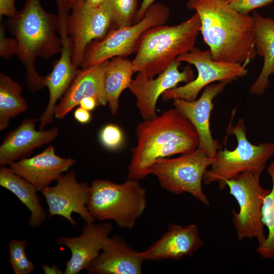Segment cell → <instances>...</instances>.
<instances>
[{"label":"cell","instance_id":"obj_1","mask_svg":"<svg viewBox=\"0 0 274 274\" xmlns=\"http://www.w3.org/2000/svg\"><path fill=\"white\" fill-rule=\"evenodd\" d=\"M194 10L200 32L215 60L246 66L257 56L252 16L237 12L223 0H188Z\"/></svg>","mask_w":274,"mask_h":274},{"label":"cell","instance_id":"obj_2","mask_svg":"<svg viewBox=\"0 0 274 274\" xmlns=\"http://www.w3.org/2000/svg\"><path fill=\"white\" fill-rule=\"evenodd\" d=\"M136 145L131 149L127 179L140 181L150 175L159 158L192 151L199 138L190 121L175 107L144 120L135 128Z\"/></svg>","mask_w":274,"mask_h":274},{"label":"cell","instance_id":"obj_3","mask_svg":"<svg viewBox=\"0 0 274 274\" xmlns=\"http://www.w3.org/2000/svg\"><path fill=\"white\" fill-rule=\"evenodd\" d=\"M8 24L17 41L16 55L24 66L28 88L32 92L41 90L45 86V76L38 73L35 61L38 57L48 59L61 52L57 14L46 11L41 0H25Z\"/></svg>","mask_w":274,"mask_h":274},{"label":"cell","instance_id":"obj_4","mask_svg":"<svg viewBox=\"0 0 274 274\" xmlns=\"http://www.w3.org/2000/svg\"><path fill=\"white\" fill-rule=\"evenodd\" d=\"M200 27L199 16L195 12L178 24L148 29L142 35L132 60L134 72L147 79L163 72L180 55L195 47Z\"/></svg>","mask_w":274,"mask_h":274},{"label":"cell","instance_id":"obj_5","mask_svg":"<svg viewBox=\"0 0 274 274\" xmlns=\"http://www.w3.org/2000/svg\"><path fill=\"white\" fill-rule=\"evenodd\" d=\"M146 207V191L138 180L117 184L95 179L91 182L87 208L95 220H113L121 228L131 229Z\"/></svg>","mask_w":274,"mask_h":274},{"label":"cell","instance_id":"obj_6","mask_svg":"<svg viewBox=\"0 0 274 274\" xmlns=\"http://www.w3.org/2000/svg\"><path fill=\"white\" fill-rule=\"evenodd\" d=\"M226 131L228 134L235 136L236 147L233 150L220 149L203 177L204 184L216 182L221 190L226 188L228 180L238 174L246 172L262 173L267 161L274 155V143L254 145L249 142L243 119H239L235 125L231 121Z\"/></svg>","mask_w":274,"mask_h":274},{"label":"cell","instance_id":"obj_7","mask_svg":"<svg viewBox=\"0 0 274 274\" xmlns=\"http://www.w3.org/2000/svg\"><path fill=\"white\" fill-rule=\"evenodd\" d=\"M169 15L170 10L166 5L154 3L139 22L130 26L111 29L103 39L89 44L81 66L86 68L116 56L127 57L136 52L142 35L149 28L165 24Z\"/></svg>","mask_w":274,"mask_h":274},{"label":"cell","instance_id":"obj_8","mask_svg":"<svg viewBox=\"0 0 274 274\" xmlns=\"http://www.w3.org/2000/svg\"><path fill=\"white\" fill-rule=\"evenodd\" d=\"M214 159L197 148L178 157L157 159L151 168L150 175L155 176L160 186L171 193H188L209 206L202 183L204 174Z\"/></svg>","mask_w":274,"mask_h":274},{"label":"cell","instance_id":"obj_9","mask_svg":"<svg viewBox=\"0 0 274 274\" xmlns=\"http://www.w3.org/2000/svg\"><path fill=\"white\" fill-rule=\"evenodd\" d=\"M261 173L246 172L237 175L226 182L229 194L238 204L239 210L232 211V222L237 240L255 238L258 245L265 240L262 222V207L265 196L270 190L260 183Z\"/></svg>","mask_w":274,"mask_h":274},{"label":"cell","instance_id":"obj_10","mask_svg":"<svg viewBox=\"0 0 274 274\" xmlns=\"http://www.w3.org/2000/svg\"><path fill=\"white\" fill-rule=\"evenodd\" d=\"M176 60L194 65L197 75L191 82L165 91L162 95L165 101L176 98L195 100L200 91L207 86L216 81H233L246 76L248 72L246 66L241 64L215 60L209 49L203 51L196 47L190 52L180 55Z\"/></svg>","mask_w":274,"mask_h":274},{"label":"cell","instance_id":"obj_11","mask_svg":"<svg viewBox=\"0 0 274 274\" xmlns=\"http://www.w3.org/2000/svg\"><path fill=\"white\" fill-rule=\"evenodd\" d=\"M113 24L110 13L102 4L94 8L79 0L68 15L66 28L72 47L74 65L81 66L84 53L92 42L103 39Z\"/></svg>","mask_w":274,"mask_h":274},{"label":"cell","instance_id":"obj_12","mask_svg":"<svg viewBox=\"0 0 274 274\" xmlns=\"http://www.w3.org/2000/svg\"><path fill=\"white\" fill-rule=\"evenodd\" d=\"M41 192L48 204L50 217L61 216L73 226L77 224L72 217L73 213L79 215L86 223L95 221L87 208L90 185L85 182H79L75 171L61 175L54 186H49Z\"/></svg>","mask_w":274,"mask_h":274},{"label":"cell","instance_id":"obj_13","mask_svg":"<svg viewBox=\"0 0 274 274\" xmlns=\"http://www.w3.org/2000/svg\"><path fill=\"white\" fill-rule=\"evenodd\" d=\"M181 63L175 60L156 78L147 79L138 73L132 79L128 89L136 98V106L144 120L157 115V102L165 91L177 87L181 82L188 83L195 79L189 64L182 72L179 71Z\"/></svg>","mask_w":274,"mask_h":274},{"label":"cell","instance_id":"obj_14","mask_svg":"<svg viewBox=\"0 0 274 274\" xmlns=\"http://www.w3.org/2000/svg\"><path fill=\"white\" fill-rule=\"evenodd\" d=\"M231 80H225L207 86L201 96L195 100L173 99L174 107L192 123L199 138L198 148L213 158L220 149L221 144L214 139L210 129V117L214 104L213 99L221 93Z\"/></svg>","mask_w":274,"mask_h":274},{"label":"cell","instance_id":"obj_15","mask_svg":"<svg viewBox=\"0 0 274 274\" xmlns=\"http://www.w3.org/2000/svg\"><path fill=\"white\" fill-rule=\"evenodd\" d=\"M204 245L198 227L194 224L182 226L171 223L167 231L146 250L139 252L145 260L177 261L192 257Z\"/></svg>","mask_w":274,"mask_h":274},{"label":"cell","instance_id":"obj_16","mask_svg":"<svg viewBox=\"0 0 274 274\" xmlns=\"http://www.w3.org/2000/svg\"><path fill=\"white\" fill-rule=\"evenodd\" d=\"M112 230L110 222H93L86 223L79 236L59 237L56 244L66 247L71 252L70 259L65 263L64 273L77 274L86 269L101 252Z\"/></svg>","mask_w":274,"mask_h":274},{"label":"cell","instance_id":"obj_17","mask_svg":"<svg viewBox=\"0 0 274 274\" xmlns=\"http://www.w3.org/2000/svg\"><path fill=\"white\" fill-rule=\"evenodd\" d=\"M37 119L23 120L3 139L0 146V165L6 166L28 157L33 151L51 143L59 134L57 127L37 130Z\"/></svg>","mask_w":274,"mask_h":274},{"label":"cell","instance_id":"obj_18","mask_svg":"<svg viewBox=\"0 0 274 274\" xmlns=\"http://www.w3.org/2000/svg\"><path fill=\"white\" fill-rule=\"evenodd\" d=\"M75 162L73 158L57 155L54 147L50 145L40 153L14 162L9 166L15 173L31 183L38 191H41L52 182L56 181Z\"/></svg>","mask_w":274,"mask_h":274},{"label":"cell","instance_id":"obj_19","mask_svg":"<svg viewBox=\"0 0 274 274\" xmlns=\"http://www.w3.org/2000/svg\"><path fill=\"white\" fill-rule=\"evenodd\" d=\"M109 60L94 66L79 70L69 87L55 108V118L63 119L74 108L79 106L83 98L87 96L95 97L99 106H106L107 104L104 80Z\"/></svg>","mask_w":274,"mask_h":274},{"label":"cell","instance_id":"obj_20","mask_svg":"<svg viewBox=\"0 0 274 274\" xmlns=\"http://www.w3.org/2000/svg\"><path fill=\"white\" fill-rule=\"evenodd\" d=\"M145 260L119 235L109 237L86 270L91 274H140Z\"/></svg>","mask_w":274,"mask_h":274},{"label":"cell","instance_id":"obj_21","mask_svg":"<svg viewBox=\"0 0 274 274\" xmlns=\"http://www.w3.org/2000/svg\"><path fill=\"white\" fill-rule=\"evenodd\" d=\"M61 51L52 71L45 76V86L53 97L59 98L66 92L79 70L73 64L72 47L66 28L70 10L61 0H56Z\"/></svg>","mask_w":274,"mask_h":274},{"label":"cell","instance_id":"obj_22","mask_svg":"<svg viewBox=\"0 0 274 274\" xmlns=\"http://www.w3.org/2000/svg\"><path fill=\"white\" fill-rule=\"evenodd\" d=\"M254 43L257 55L263 58L262 70L252 85L250 93L262 95L269 86V77L274 69V19L254 11Z\"/></svg>","mask_w":274,"mask_h":274},{"label":"cell","instance_id":"obj_23","mask_svg":"<svg viewBox=\"0 0 274 274\" xmlns=\"http://www.w3.org/2000/svg\"><path fill=\"white\" fill-rule=\"evenodd\" d=\"M0 185L13 193L29 210V225L37 227L47 219L38 191L29 181L15 173L10 168L1 166Z\"/></svg>","mask_w":274,"mask_h":274},{"label":"cell","instance_id":"obj_24","mask_svg":"<svg viewBox=\"0 0 274 274\" xmlns=\"http://www.w3.org/2000/svg\"><path fill=\"white\" fill-rule=\"evenodd\" d=\"M132 61L124 56L110 59L105 74L106 98L111 112L115 115L119 109V99L122 92L128 88L134 73Z\"/></svg>","mask_w":274,"mask_h":274},{"label":"cell","instance_id":"obj_25","mask_svg":"<svg viewBox=\"0 0 274 274\" xmlns=\"http://www.w3.org/2000/svg\"><path fill=\"white\" fill-rule=\"evenodd\" d=\"M21 85L8 75L0 73V130L6 129L11 119L25 112L27 105L21 95Z\"/></svg>","mask_w":274,"mask_h":274},{"label":"cell","instance_id":"obj_26","mask_svg":"<svg viewBox=\"0 0 274 274\" xmlns=\"http://www.w3.org/2000/svg\"><path fill=\"white\" fill-rule=\"evenodd\" d=\"M266 172L271 178L272 187L265 196L262 207V222L268 230L265 241L256 248V252L263 258L274 259V161L268 165Z\"/></svg>","mask_w":274,"mask_h":274},{"label":"cell","instance_id":"obj_27","mask_svg":"<svg viewBox=\"0 0 274 274\" xmlns=\"http://www.w3.org/2000/svg\"><path fill=\"white\" fill-rule=\"evenodd\" d=\"M103 4L109 11L116 27L132 24L138 10V0H106Z\"/></svg>","mask_w":274,"mask_h":274},{"label":"cell","instance_id":"obj_28","mask_svg":"<svg viewBox=\"0 0 274 274\" xmlns=\"http://www.w3.org/2000/svg\"><path fill=\"white\" fill-rule=\"evenodd\" d=\"M26 240L13 239L9 244V262L15 274H28L35 269L33 263L26 255Z\"/></svg>","mask_w":274,"mask_h":274},{"label":"cell","instance_id":"obj_29","mask_svg":"<svg viewBox=\"0 0 274 274\" xmlns=\"http://www.w3.org/2000/svg\"><path fill=\"white\" fill-rule=\"evenodd\" d=\"M99 138L102 146L111 150L119 148L124 141L122 129L114 124L105 125L100 131Z\"/></svg>","mask_w":274,"mask_h":274},{"label":"cell","instance_id":"obj_30","mask_svg":"<svg viewBox=\"0 0 274 274\" xmlns=\"http://www.w3.org/2000/svg\"><path fill=\"white\" fill-rule=\"evenodd\" d=\"M274 0H228L227 1L230 7L239 13L249 15L256 9L269 5Z\"/></svg>","mask_w":274,"mask_h":274},{"label":"cell","instance_id":"obj_31","mask_svg":"<svg viewBox=\"0 0 274 274\" xmlns=\"http://www.w3.org/2000/svg\"><path fill=\"white\" fill-rule=\"evenodd\" d=\"M18 43L14 37H8L6 34V28L3 23L0 25V56L8 59L17 54Z\"/></svg>","mask_w":274,"mask_h":274},{"label":"cell","instance_id":"obj_32","mask_svg":"<svg viewBox=\"0 0 274 274\" xmlns=\"http://www.w3.org/2000/svg\"><path fill=\"white\" fill-rule=\"evenodd\" d=\"M15 0H0V16L9 18L13 17L17 13Z\"/></svg>","mask_w":274,"mask_h":274},{"label":"cell","instance_id":"obj_33","mask_svg":"<svg viewBox=\"0 0 274 274\" xmlns=\"http://www.w3.org/2000/svg\"><path fill=\"white\" fill-rule=\"evenodd\" d=\"M90 112L79 106L75 110L74 117L78 122L82 124H87L91 119V115Z\"/></svg>","mask_w":274,"mask_h":274},{"label":"cell","instance_id":"obj_34","mask_svg":"<svg viewBox=\"0 0 274 274\" xmlns=\"http://www.w3.org/2000/svg\"><path fill=\"white\" fill-rule=\"evenodd\" d=\"M79 106L86 110L91 111L99 105L97 100L93 96H87L83 98Z\"/></svg>","mask_w":274,"mask_h":274},{"label":"cell","instance_id":"obj_35","mask_svg":"<svg viewBox=\"0 0 274 274\" xmlns=\"http://www.w3.org/2000/svg\"><path fill=\"white\" fill-rule=\"evenodd\" d=\"M156 0H143L140 8L135 16L134 21L135 23L139 22L144 16L148 8L154 4Z\"/></svg>","mask_w":274,"mask_h":274},{"label":"cell","instance_id":"obj_36","mask_svg":"<svg viewBox=\"0 0 274 274\" xmlns=\"http://www.w3.org/2000/svg\"><path fill=\"white\" fill-rule=\"evenodd\" d=\"M85 3L90 7L96 8L101 5L106 0H84Z\"/></svg>","mask_w":274,"mask_h":274},{"label":"cell","instance_id":"obj_37","mask_svg":"<svg viewBox=\"0 0 274 274\" xmlns=\"http://www.w3.org/2000/svg\"><path fill=\"white\" fill-rule=\"evenodd\" d=\"M69 9H72L79 0H61Z\"/></svg>","mask_w":274,"mask_h":274},{"label":"cell","instance_id":"obj_38","mask_svg":"<svg viewBox=\"0 0 274 274\" xmlns=\"http://www.w3.org/2000/svg\"><path fill=\"white\" fill-rule=\"evenodd\" d=\"M272 75H274V69H273V70L272 71Z\"/></svg>","mask_w":274,"mask_h":274},{"label":"cell","instance_id":"obj_39","mask_svg":"<svg viewBox=\"0 0 274 274\" xmlns=\"http://www.w3.org/2000/svg\"><path fill=\"white\" fill-rule=\"evenodd\" d=\"M223 1H228V0H223Z\"/></svg>","mask_w":274,"mask_h":274}]
</instances>
